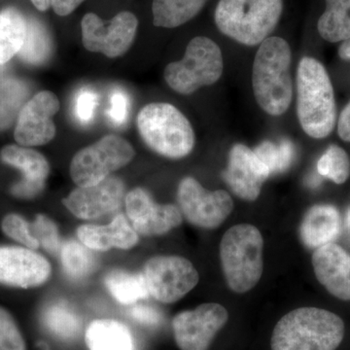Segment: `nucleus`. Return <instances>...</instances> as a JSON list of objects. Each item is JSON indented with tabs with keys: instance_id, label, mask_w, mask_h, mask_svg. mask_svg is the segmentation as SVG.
I'll return each instance as SVG.
<instances>
[{
	"instance_id": "obj_1",
	"label": "nucleus",
	"mask_w": 350,
	"mask_h": 350,
	"mask_svg": "<svg viewBox=\"0 0 350 350\" xmlns=\"http://www.w3.org/2000/svg\"><path fill=\"white\" fill-rule=\"evenodd\" d=\"M345 337V323L335 313L301 308L285 314L271 335V350H336Z\"/></svg>"
},
{
	"instance_id": "obj_2",
	"label": "nucleus",
	"mask_w": 350,
	"mask_h": 350,
	"mask_svg": "<svg viewBox=\"0 0 350 350\" xmlns=\"http://www.w3.org/2000/svg\"><path fill=\"white\" fill-rule=\"evenodd\" d=\"M291 49L280 38H268L261 43L253 64L252 85L255 98L264 111L280 116L293 98Z\"/></svg>"
},
{
	"instance_id": "obj_3",
	"label": "nucleus",
	"mask_w": 350,
	"mask_h": 350,
	"mask_svg": "<svg viewBox=\"0 0 350 350\" xmlns=\"http://www.w3.org/2000/svg\"><path fill=\"white\" fill-rule=\"evenodd\" d=\"M297 114L301 129L321 139L333 131L337 120L333 85L323 64L313 57L301 59L297 73Z\"/></svg>"
},
{
	"instance_id": "obj_4",
	"label": "nucleus",
	"mask_w": 350,
	"mask_h": 350,
	"mask_svg": "<svg viewBox=\"0 0 350 350\" xmlns=\"http://www.w3.org/2000/svg\"><path fill=\"white\" fill-rule=\"evenodd\" d=\"M264 241L255 226H232L220 243V259L228 286L238 294L246 293L261 280Z\"/></svg>"
},
{
	"instance_id": "obj_5",
	"label": "nucleus",
	"mask_w": 350,
	"mask_h": 350,
	"mask_svg": "<svg viewBox=\"0 0 350 350\" xmlns=\"http://www.w3.org/2000/svg\"><path fill=\"white\" fill-rule=\"evenodd\" d=\"M137 124L144 144L159 155L178 160L194 149L195 133L190 122L170 103L146 105L140 110Z\"/></svg>"
},
{
	"instance_id": "obj_6",
	"label": "nucleus",
	"mask_w": 350,
	"mask_h": 350,
	"mask_svg": "<svg viewBox=\"0 0 350 350\" xmlns=\"http://www.w3.org/2000/svg\"><path fill=\"white\" fill-rule=\"evenodd\" d=\"M282 0H220L215 10L219 31L246 46L261 44L275 29Z\"/></svg>"
},
{
	"instance_id": "obj_7",
	"label": "nucleus",
	"mask_w": 350,
	"mask_h": 350,
	"mask_svg": "<svg viewBox=\"0 0 350 350\" xmlns=\"http://www.w3.org/2000/svg\"><path fill=\"white\" fill-rule=\"evenodd\" d=\"M224 69L222 52L211 38L198 36L189 42L183 59L167 64L163 76L176 93L191 94L217 82Z\"/></svg>"
},
{
	"instance_id": "obj_8",
	"label": "nucleus",
	"mask_w": 350,
	"mask_h": 350,
	"mask_svg": "<svg viewBox=\"0 0 350 350\" xmlns=\"http://www.w3.org/2000/svg\"><path fill=\"white\" fill-rule=\"evenodd\" d=\"M135 151L130 142L109 135L85 147L73 157L70 176L78 187L94 185L133 160Z\"/></svg>"
},
{
	"instance_id": "obj_9",
	"label": "nucleus",
	"mask_w": 350,
	"mask_h": 350,
	"mask_svg": "<svg viewBox=\"0 0 350 350\" xmlns=\"http://www.w3.org/2000/svg\"><path fill=\"white\" fill-rule=\"evenodd\" d=\"M144 275L150 296L163 304L180 300L197 286L200 275L188 259L161 255L144 265Z\"/></svg>"
},
{
	"instance_id": "obj_10",
	"label": "nucleus",
	"mask_w": 350,
	"mask_h": 350,
	"mask_svg": "<svg viewBox=\"0 0 350 350\" xmlns=\"http://www.w3.org/2000/svg\"><path fill=\"white\" fill-rule=\"evenodd\" d=\"M177 202L190 224L207 230L219 227L234 209L232 197L226 191L206 190L193 177H185L179 183Z\"/></svg>"
},
{
	"instance_id": "obj_11",
	"label": "nucleus",
	"mask_w": 350,
	"mask_h": 350,
	"mask_svg": "<svg viewBox=\"0 0 350 350\" xmlns=\"http://www.w3.org/2000/svg\"><path fill=\"white\" fill-rule=\"evenodd\" d=\"M137 27V17L128 11L117 14L107 24L96 14H87L81 23L83 45L108 57L123 56L135 40Z\"/></svg>"
},
{
	"instance_id": "obj_12",
	"label": "nucleus",
	"mask_w": 350,
	"mask_h": 350,
	"mask_svg": "<svg viewBox=\"0 0 350 350\" xmlns=\"http://www.w3.org/2000/svg\"><path fill=\"white\" fill-rule=\"evenodd\" d=\"M228 319L227 310L216 303L178 313L172 320L175 342L181 350H207Z\"/></svg>"
},
{
	"instance_id": "obj_13",
	"label": "nucleus",
	"mask_w": 350,
	"mask_h": 350,
	"mask_svg": "<svg viewBox=\"0 0 350 350\" xmlns=\"http://www.w3.org/2000/svg\"><path fill=\"white\" fill-rule=\"evenodd\" d=\"M59 110L56 94L42 91L25 103L19 113L14 137L21 146H41L49 144L56 135L54 118Z\"/></svg>"
},
{
	"instance_id": "obj_14",
	"label": "nucleus",
	"mask_w": 350,
	"mask_h": 350,
	"mask_svg": "<svg viewBox=\"0 0 350 350\" xmlns=\"http://www.w3.org/2000/svg\"><path fill=\"white\" fill-rule=\"evenodd\" d=\"M125 206L131 227L140 236H163L183 221L179 207L156 204L142 188L133 189L126 195Z\"/></svg>"
},
{
	"instance_id": "obj_15",
	"label": "nucleus",
	"mask_w": 350,
	"mask_h": 350,
	"mask_svg": "<svg viewBox=\"0 0 350 350\" xmlns=\"http://www.w3.org/2000/svg\"><path fill=\"white\" fill-rule=\"evenodd\" d=\"M52 273L50 262L25 246L0 245V284L29 289L41 286Z\"/></svg>"
},
{
	"instance_id": "obj_16",
	"label": "nucleus",
	"mask_w": 350,
	"mask_h": 350,
	"mask_svg": "<svg viewBox=\"0 0 350 350\" xmlns=\"http://www.w3.org/2000/svg\"><path fill=\"white\" fill-rule=\"evenodd\" d=\"M126 195L123 180L110 175L94 185L75 189L64 198L63 204L75 217L92 220L118 211Z\"/></svg>"
},
{
	"instance_id": "obj_17",
	"label": "nucleus",
	"mask_w": 350,
	"mask_h": 350,
	"mask_svg": "<svg viewBox=\"0 0 350 350\" xmlns=\"http://www.w3.org/2000/svg\"><path fill=\"white\" fill-rule=\"evenodd\" d=\"M269 175L268 167L257 158L254 151L243 144L232 147L223 178L234 195L246 202H254Z\"/></svg>"
},
{
	"instance_id": "obj_18",
	"label": "nucleus",
	"mask_w": 350,
	"mask_h": 350,
	"mask_svg": "<svg viewBox=\"0 0 350 350\" xmlns=\"http://www.w3.org/2000/svg\"><path fill=\"white\" fill-rule=\"evenodd\" d=\"M0 160L24 174L10 189L14 197L31 200L42 192L50 174L49 163L42 154L29 147L7 145L0 151Z\"/></svg>"
},
{
	"instance_id": "obj_19",
	"label": "nucleus",
	"mask_w": 350,
	"mask_h": 350,
	"mask_svg": "<svg viewBox=\"0 0 350 350\" xmlns=\"http://www.w3.org/2000/svg\"><path fill=\"white\" fill-rule=\"evenodd\" d=\"M312 267L320 284L336 298L350 301V254L337 243L317 248Z\"/></svg>"
},
{
	"instance_id": "obj_20",
	"label": "nucleus",
	"mask_w": 350,
	"mask_h": 350,
	"mask_svg": "<svg viewBox=\"0 0 350 350\" xmlns=\"http://www.w3.org/2000/svg\"><path fill=\"white\" fill-rule=\"evenodd\" d=\"M76 232L78 239L94 251H108L112 248L128 250L138 243L137 232L123 213L117 214L110 224L82 225Z\"/></svg>"
},
{
	"instance_id": "obj_21",
	"label": "nucleus",
	"mask_w": 350,
	"mask_h": 350,
	"mask_svg": "<svg viewBox=\"0 0 350 350\" xmlns=\"http://www.w3.org/2000/svg\"><path fill=\"white\" fill-rule=\"evenodd\" d=\"M342 229V218L335 206L317 204L306 211L301 224V238L308 247H321L333 243Z\"/></svg>"
},
{
	"instance_id": "obj_22",
	"label": "nucleus",
	"mask_w": 350,
	"mask_h": 350,
	"mask_svg": "<svg viewBox=\"0 0 350 350\" xmlns=\"http://www.w3.org/2000/svg\"><path fill=\"white\" fill-rule=\"evenodd\" d=\"M85 340L90 350H137L130 329L116 320H94Z\"/></svg>"
},
{
	"instance_id": "obj_23",
	"label": "nucleus",
	"mask_w": 350,
	"mask_h": 350,
	"mask_svg": "<svg viewBox=\"0 0 350 350\" xmlns=\"http://www.w3.org/2000/svg\"><path fill=\"white\" fill-rule=\"evenodd\" d=\"M105 284L113 298L122 305H133L150 296L144 273L113 269L105 275Z\"/></svg>"
},
{
	"instance_id": "obj_24",
	"label": "nucleus",
	"mask_w": 350,
	"mask_h": 350,
	"mask_svg": "<svg viewBox=\"0 0 350 350\" xmlns=\"http://www.w3.org/2000/svg\"><path fill=\"white\" fill-rule=\"evenodd\" d=\"M207 0H153L154 25L174 29L192 20L206 5Z\"/></svg>"
},
{
	"instance_id": "obj_25",
	"label": "nucleus",
	"mask_w": 350,
	"mask_h": 350,
	"mask_svg": "<svg viewBox=\"0 0 350 350\" xmlns=\"http://www.w3.org/2000/svg\"><path fill=\"white\" fill-rule=\"evenodd\" d=\"M27 32V20L15 8L0 12V66L19 54Z\"/></svg>"
},
{
	"instance_id": "obj_26",
	"label": "nucleus",
	"mask_w": 350,
	"mask_h": 350,
	"mask_svg": "<svg viewBox=\"0 0 350 350\" xmlns=\"http://www.w3.org/2000/svg\"><path fill=\"white\" fill-rule=\"evenodd\" d=\"M319 32L328 42L350 38V0H326V10L319 18Z\"/></svg>"
},
{
	"instance_id": "obj_27",
	"label": "nucleus",
	"mask_w": 350,
	"mask_h": 350,
	"mask_svg": "<svg viewBox=\"0 0 350 350\" xmlns=\"http://www.w3.org/2000/svg\"><path fill=\"white\" fill-rule=\"evenodd\" d=\"M53 41L42 23L34 18L27 20V32L19 56L25 63L40 66L53 55Z\"/></svg>"
},
{
	"instance_id": "obj_28",
	"label": "nucleus",
	"mask_w": 350,
	"mask_h": 350,
	"mask_svg": "<svg viewBox=\"0 0 350 350\" xmlns=\"http://www.w3.org/2000/svg\"><path fill=\"white\" fill-rule=\"evenodd\" d=\"M92 251L82 243L73 239L62 244L59 250L62 267L69 278L82 280L93 273L96 267V259Z\"/></svg>"
},
{
	"instance_id": "obj_29",
	"label": "nucleus",
	"mask_w": 350,
	"mask_h": 350,
	"mask_svg": "<svg viewBox=\"0 0 350 350\" xmlns=\"http://www.w3.org/2000/svg\"><path fill=\"white\" fill-rule=\"evenodd\" d=\"M29 87L17 79L0 81V131H5L17 120L29 96Z\"/></svg>"
},
{
	"instance_id": "obj_30",
	"label": "nucleus",
	"mask_w": 350,
	"mask_h": 350,
	"mask_svg": "<svg viewBox=\"0 0 350 350\" xmlns=\"http://www.w3.org/2000/svg\"><path fill=\"white\" fill-rule=\"evenodd\" d=\"M43 322L53 335L63 340L77 337L81 328L78 315L62 303L53 304L44 310Z\"/></svg>"
},
{
	"instance_id": "obj_31",
	"label": "nucleus",
	"mask_w": 350,
	"mask_h": 350,
	"mask_svg": "<svg viewBox=\"0 0 350 350\" xmlns=\"http://www.w3.org/2000/svg\"><path fill=\"white\" fill-rule=\"evenodd\" d=\"M254 153L268 167L269 174H276L289 169L294 162L296 149L293 142L289 139H282L278 142L265 140L255 148Z\"/></svg>"
},
{
	"instance_id": "obj_32",
	"label": "nucleus",
	"mask_w": 350,
	"mask_h": 350,
	"mask_svg": "<svg viewBox=\"0 0 350 350\" xmlns=\"http://www.w3.org/2000/svg\"><path fill=\"white\" fill-rule=\"evenodd\" d=\"M319 175L335 182L344 184L350 176V159L347 152L337 145L329 147L317 163Z\"/></svg>"
},
{
	"instance_id": "obj_33",
	"label": "nucleus",
	"mask_w": 350,
	"mask_h": 350,
	"mask_svg": "<svg viewBox=\"0 0 350 350\" xmlns=\"http://www.w3.org/2000/svg\"><path fill=\"white\" fill-rule=\"evenodd\" d=\"M1 230L5 236L22 244L25 247L36 250L40 247L38 239L34 238L31 230V223L19 214L10 213L1 221Z\"/></svg>"
},
{
	"instance_id": "obj_34",
	"label": "nucleus",
	"mask_w": 350,
	"mask_h": 350,
	"mask_svg": "<svg viewBox=\"0 0 350 350\" xmlns=\"http://www.w3.org/2000/svg\"><path fill=\"white\" fill-rule=\"evenodd\" d=\"M31 230L43 250L51 254L59 252L62 243L59 241V229L52 219L43 214H38L33 222L31 223Z\"/></svg>"
},
{
	"instance_id": "obj_35",
	"label": "nucleus",
	"mask_w": 350,
	"mask_h": 350,
	"mask_svg": "<svg viewBox=\"0 0 350 350\" xmlns=\"http://www.w3.org/2000/svg\"><path fill=\"white\" fill-rule=\"evenodd\" d=\"M0 350H27L17 322L6 308L0 306Z\"/></svg>"
},
{
	"instance_id": "obj_36",
	"label": "nucleus",
	"mask_w": 350,
	"mask_h": 350,
	"mask_svg": "<svg viewBox=\"0 0 350 350\" xmlns=\"http://www.w3.org/2000/svg\"><path fill=\"white\" fill-rule=\"evenodd\" d=\"M98 94L89 89H83L76 96L75 114L83 124L90 123L98 107Z\"/></svg>"
},
{
	"instance_id": "obj_37",
	"label": "nucleus",
	"mask_w": 350,
	"mask_h": 350,
	"mask_svg": "<svg viewBox=\"0 0 350 350\" xmlns=\"http://www.w3.org/2000/svg\"><path fill=\"white\" fill-rule=\"evenodd\" d=\"M129 110H130V100L128 96L123 91L117 90L110 98L108 116L115 125H122L128 118Z\"/></svg>"
},
{
	"instance_id": "obj_38",
	"label": "nucleus",
	"mask_w": 350,
	"mask_h": 350,
	"mask_svg": "<svg viewBox=\"0 0 350 350\" xmlns=\"http://www.w3.org/2000/svg\"><path fill=\"white\" fill-rule=\"evenodd\" d=\"M131 317L145 325L155 326L161 321V314L151 306H137L130 310Z\"/></svg>"
},
{
	"instance_id": "obj_39",
	"label": "nucleus",
	"mask_w": 350,
	"mask_h": 350,
	"mask_svg": "<svg viewBox=\"0 0 350 350\" xmlns=\"http://www.w3.org/2000/svg\"><path fill=\"white\" fill-rule=\"evenodd\" d=\"M85 0H51V5L59 16H68Z\"/></svg>"
},
{
	"instance_id": "obj_40",
	"label": "nucleus",
	"mask_w": 350,
	"mask_h": 350,
	"mask_svg": "<svg viewBox=\"0 0 350 350\" xmlns=\"http://www.w3.org/2000/svg\"><path fill=\"white\" fill-rule=\"evenodd\" d=\"M338 133L342 140L350 142V101L338 119Z\"/></svg>"
},
{
	"instance_id": "obj_41",
	"label": "nucleus",
	"mask_w": 350,
	"mask_h": 350,
	"mask_svg": "<svg viewBox=\"0 0 350 350\" xmlns=\"http://www.w3.org/2000/svg\"><path fill=\"white\" fill-rule=\"evenodd\" d=\"M338 56L345 61H350V38L345 40L338 49Z\"/></svg>"
},
{
	"instance_id": "obj_42",
	"label": "nucleus",
	"mask_w": 350,
	"mask_h": 350,
	"mask_svg": "<svg viewBox=\"0 0 350 350\" xmlns=\"http://www.w3.org/2000/svg\"><path fill=\"white\" fill-rule=\"evenodd\" d=\"M39 11H46L51 6V0H31Z\"/></svg>"
},
{
	"instance_id": "obj_43",
	"label": "nucleus",
	"mask_w": 350,
	"mask_h": 350,
	"mask_svg": "<svg viewBox=\"0 0 350 350\" xmlns=\"http://www.w3.org/2000/svg\"><path fill=\"white\" fill-rule=\"evenodd\" d=\"M347 226H349V228L350 229V208H349V213H347Z\"/></svg>"
}]
</instances>
